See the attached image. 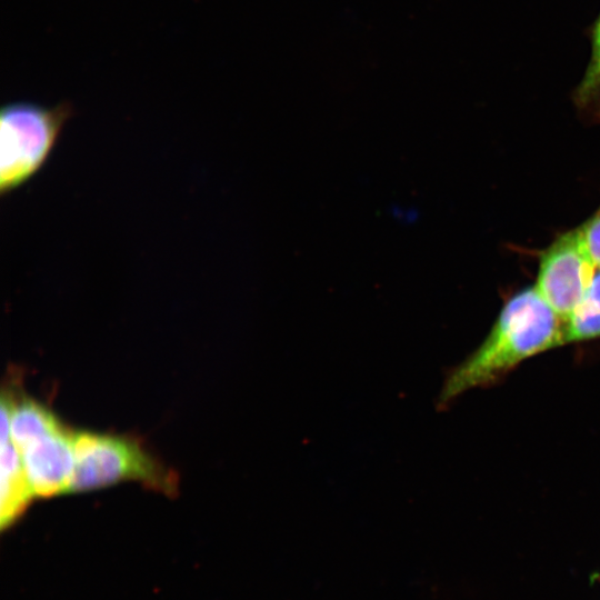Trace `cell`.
Listing matches in <instances>:
<instances>
[{"label":"cell","mask_w":600,"mask_h":600,"mask_svg":"<svg viewBox=\"0 0 600 600\" xmlns=\"http://www.w3.org/2000/svg\"><path fill=\"white\" fill-rule=\"evenodd\" d=\"M563 344L564 321L534 284L517 291L504 302L481 344L447 374L438 408L470 389L498 381L528 358Z\"/></svg>","instance_id":"6da1fadb"},{"label":"cell","mask_w":600,"mask_h":600,"mask_svg":"<svg viewBox=\"0 0 600 600\" xmlns=\"http://www.w3.org/2000/svg\"><path fill=\"white\" fill-rule=\"evenodd\" d=\"M72 113L73 107L68 101L52 108L29 102L3 106L0 112L1 196L38 172Z\"/></svg>","instance_id":"7a4b0ae2"},{"label":"cell","mask_w":600,"mask_h":600,"mask_svg":"<svg viewBox=\"0 0 600 600\" xmlns=\"http://www.w3.org/2000/svg\"><path fill=\"white\" fill-rule=\"evenodd\" d=\"M73 471L68 492L139 480L170 492L176 479L136 439L81 431L73 434Z\"/></svg>","instance_id":"3957f363"},{"label":"cell","mask_w":600,"mask_h":600,"mask_svg":"<svg viewBox=\"0 0 600 600\" xmlns=\"http://www.w3.org/2000/svg\"><path fill=\"white\" fill-rule=\"evenodd\" d=\"M597 270L577 227L558 234L541 252L534 287L566 322L584 297Z\"/></svg>","instance_id":"277c9868"},{"label":"cell","mask_w":600,"mask_h":600,"mask_svg":"<svg viewBox=\"0 0 600 600\" xmlns=\"http://www.w3.org/2000/svg\"><path fill=\"white\" fill-rule=\"evenodd\" d=\"M19 453L34 496L68 492L74 464L72 433L61 427L33 439Z\"/></svg>","instance_id":"5b68a950"},{"label":"cell","mask_w":600,"mask_h":600,"mask_svg":"<svg viewBox=\"0 0 600 600\" xmlns=\"http://www.w3.org/2000/svg\"><path fill=\"white\" fill-rule=\"evenodd\" d=\"M33 492L22 459L11 440L1 442V527L11 524L26 509Z\"/></svg>","instance_id":"8992f818"},{"label":"cell","mask_w":600,"mask_h":600,"mask_svg":"<svg viewBox=\"0 0 600 600\" xmlns=\"http://www.w3.org/2000/svg\"><path fill=\"white\" fill-rule=\"evenodd\" d=\"M590 41V59L583 77L571 92L579 116L590 123L600 122V11L586 29Z\"/></svg>","instance_id":"52a82bcc"},{"label":"cell","mask_w":600,"mask_h":600,"mask_svg":"<svg viewBox=\"0 0 600 600\" xmlns=\"http://www.w3.org/2000/svg\"><path fill=\"white\" fill-rule=\"evenodd\" d=\"M61 427L52 411L41 403L31 399L18 402L12 399L10 440L18 452L33 439Z\"/></svg>","instance_id":"ba28073f"},{"label":"cell","mask_w":600,"mask_h":600,"mask_svg":"<svg viewBox=\"0 0 600 600\" xmlns=\"http://www.w3.org/2000/svg\"><path fill=\"white\" fill-rule=\"evenodd\" d=\"M600 338V270L584 297L564 322L566 343Z\"/></svg>","instance_id":"9c48e42d"},{"label":"cell","mask_w":600,"mask_h":600,"mask_svg":"<svg viewBox=\"0 0 600 600\" xmlns=\"http://www.w3.org/2000/svg\"><path fill=\"white\" fill-rule=\"evenodd\" d=\"M578 229L592 262L600 270V204Z\"/></svg>","instance_id":"30bf717a"}]
</instances>
